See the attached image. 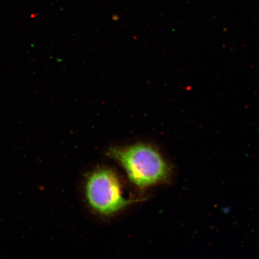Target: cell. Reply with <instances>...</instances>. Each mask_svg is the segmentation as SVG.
Instances as JSON below:
<instances>
[{"mask_svg": "<svg viewBox=\"0 0 259 259\" xmlns=\"http://www.w3.org/2000/svg\"><path fill=\"white\" fill-rule=\"evenodd\" d=\"M83 192L90 209L106 218L118 214L144 200L142 197L129 195L117 171L105 166L95 168L87 174Z\"/></svg>", "mask_w": 259, "mask_h": 259, "instance_id": "2", "label": "cell"}, {"mask_svg": "<svg viewBox=\"0 0 259 259\" xmlns=\"http://www.w3.org/2000/svg\"><path fill=\"white\" fill-rule=\"evenodd\" d=\"M106 154L124 171L137 189L144 190L169 183L172 178V166L153 144L137 142L109 147Z\"/></svg>", "mask_w": 259, "mask_h": 259, "instance_id": "1", "label": "cell"}]
</instances>
